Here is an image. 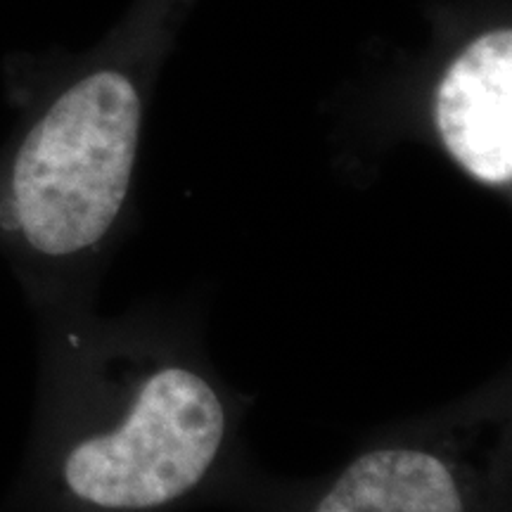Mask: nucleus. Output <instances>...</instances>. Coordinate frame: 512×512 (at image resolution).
Instances as JSON below:
<instances>
[{
	"mask_svg": "<svg viewBox=\"0 0 512 512\" xmlns=\"http://www.w3.org/2000/svg\"><path fill=\"white\" fill-rule=\"evenodd\" d=\"M138 136L140 98L128 76L110 69L83 76L19 145L5 219L41 254L93 247L126 200Z\"/></svg>",
	"mask_w": 512,
	"mask_h": 512,
	"instance_id": "1",
	"label": "nucleus"
},
{
	"mask_svg": "<svg viewBox=\"0 0 512 512\" xmlns=\"http://www.w3.org/2000/svg\"><path fill=\"white\" fill-rule=\"evenodd\" d=\"M223 439L219 396L183 368L145 382L124 425L81 441L64 463L67 486L100 508H155L190 491Z\"/></svg>",
	"mask_w": 512,
	"mask_h": 512,
	"instance_id": "2",
	"label": "nucleus"
},
{
	"mask_svg": "<svg viewBox=\"0 0 512 512\" xmlns=\"http://www.w3.org/2000/svg\"><path fill=\"white\" fill-rule=\"evenodd\" d=\"M437 128L451 157L489 185L512 176V31H486L448 67Z\"/></svg>",
	"mask_w": 512,
	"mask_h": 512,
	"instance_id": "3",
	"label": "nucleus"
},
{
	"mask_svg": "<svg viewBox=\"0 0 512 512\" xmlns=\"http://www.w3.org/2000/svg\"><path fill=\"white\" fill-rule=\"evenodd\" d=\"M316 512H465L453 475L439 458L384 448L347 467Z\"/></svg>",
	"mask_w": 512,
	"mask_h": 512,
	"instance_id": "4",
	"label": "nucleus"
}]
</instances>
